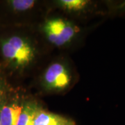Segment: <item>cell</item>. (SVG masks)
<instances>
[{
  "instance_id": "2",
  "label": "cell",
  "mask_w": 125,
  "mask_h": 125,
  "mask_svg": "<svg viewBox=\"0 0 125 125\" xmlns=\"http://www.w3.org/2000/svg\"><path fill=\"white\" fill-rule=\"evenodd\" d=\"M43 30L49 42L56 46H62L68 43L80 31L79 28L61 18L47 20Z\"/></svg>"
},
{
  "instance_id": "7",
  "label": "cell",
  "mask_w": 125,
  "mask_h": 125,
  "mask_svg": "<svg viewBox=\"0 0 125 125\" xmlns=\"http://www.w3.org/2000/svg\"><path fill=\"white\" fill-rule=\"evenodd\" d=\"M89 1L86 0H61L59 4L64 9L72 11L80 10L85 8L88 4Z\"/></svg>"
},
{
  "instance_id": "6",
  "label": "cell",
  "mask_w": 125,
  "mask_h": 125,
  "mask_svg": "<svg viewBox=\"0 0 125 125\" xmlns=\"http://www.w3.org/2000/svg\"><path fill=\"white\" fill-rule=\"evenodd\" d=\"M36 108L37 107L35 105L30 104L23 106L16 125H33Z\"/></svg>"
},
{
  "instance_id": "9",
  "label": "cell",
  "mask_w": 125,
  "mask_h": 125,
  "mask_svg": "<svg viewBox=\"0 0 125 125\" xmlns=\"http://www.w3.org/2000/svg\"><path fill=\"white\" fill-rule=\"evenodd\" d=\"M1 94H2V90H1V84H0V99H1Z\"/></svg>"
},
{
  "instance_id": "8",
  "label": "cell",
  "mask_w": 125,
  "mask_h": 125,
  "mask_svg": "<svg viewBox=\"0 0 125 125\" xmlns=\"http://www.w3.org/2000/svg\"><path fill=\"white\" fill-rule=\"evenodd\" d=\"M9 5L10 7L16 11H25L31 9L34 4L33 0H12L9 1Z\"/></svg>"
},
{
  "instance_id": "1",
  "label": "cell",
  "mask_w": 125,
  "mask_h": 125,
  "mask_svg": "<svg viewBox=\"0 0 125 125\" xmlns=\"http://www.w3.org/2000/svg\"><path fill=\"white\" fill-rule=\"evenodd\" d=\"M1 52L5 61L15 68L26 67L35 57L33 47L27 39L19 36L1 40Z\"/></svg>"
},
{
  "instance_id": "11",
  "label": "cell",
  "mask_w": 125,
  "mask_h": 125,
  "mask_svg": "<svg viewBox=\"0 0 125 125\" xmlns=\"http://www.w3.org/2000/svg\"></svg>"
},
{
  "instance_id": "10",
  "label": "cell",
  "mask_w": 125,
  "mask_h": 125,
  "mask_svg": "<svg viewBox=\"0 0 125 125\" xmlns=\"http://www.w3.org/2000/svg\"><path fill=\"white\" fill-rule=\"evenodd\" d=\"M0 125H1V124H0Z\"/></svg>"
},
{
  "instance_id": "3",
  "label": "cell",
  "mask_w": 125,
  "mask_h": 125,
  "mask_svg": "<svg viewBox=\"0 0 125 125\" xmlns=\"http://www.w3.org/2000/svg\"><path fill=\"white\" fill-rule=\"evenodd\" d=\"M45 87L49 90H61L67 88L70 83V75L67 68L60 62L52 64L44 74Z\"/></svg>"
},
{
  "instance_id": "4",
  "label": "cell",
  "mask_w": 125,
  "mask_h": 125,
  "mask_svg": "<svg viewBox=\"0 0 125 125\" xmlns=\"http://www.w3.org/2000/svg\"><path fill=\"white\" fill-rule=\"evenodd\" d=\"M33 125H76V123L71 119L37 107Z\"/></svg>"
},
{
  "instance_id": "5",
  "label": "cell",
  "mask_w": 125,
  "mask_h": 125,
  "mask_svg": "<svg viewBox=\"0 0 125 125\" xmlns=\"http://www.w3.org/2000/svg\"><path fill=\"white\" fill-rule=\"evenodd\" d=\"M22 107V105L18 102L0 104L1 125H16Z\"/></svg>"
}]
</instances>
